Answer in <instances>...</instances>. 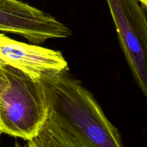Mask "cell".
<instances>
[{
  "instance_id": "6da1fadb",
  "label": "cell",
  "mask_w": 147,
  "mask_h": 147,
  "mask_svg": "<svg viewBox=\"0 0 147 147\" xmlns=\"http://www.w3.org/2000/svg\"><path fill=\"white\" fill-rule=\"evenodd\" d=\"M42 83L48 113L89 147H123L119 130L80 81L65 73Z\"/></svg>"
},
{
  "instance_id": "7a4b0ae2",
  "label": "cell",
  "mask_w": 147,
  "mask_h": 147,
  "mask_svg": "<svg viewBox=\"0 0 147 147\" xmlns=\"http://www.w3.org/2000/svg\"><path fill=\"white\" fill-rule=\"evenodd\" d=\"M4 68L9 84L0 94V126L3 134L30 141L48 117L44 84L14 67Z\"/></svg>"
},
{
  "instance_id": "3957f363",
  "label": "cell",
  "mask_w": 147,
  "mask_h": 147,
  "mask_svg": "<svg viewBox=\"0 0 147 147\" xmlns=\"http://www.w3.org/2000/svg\"><path fill=\"white\" fill-rule=\"evenodd\" d=\"M135 81L147 99V17L139 0H106Z\"/></svg>"
},
{
  "instance_id": "277c9868",
  "label": "cell",
  "mask_w": 147,
  "mask_h": 147,
  "mask_svg": "<svg viewBox=\"0 0 147 147\" xmlns=\"http://www.w3.org/2000/svg\"><path fill=\"white\" fill-rule=\"evenodd\" d=\"M0 31L18 34L33 44L67 38L71 34L61 22L18 0H0Z\"/></svg>"
},
{
  "instance_id": "5b68a950",
  "label": "cell",
  "mask_w": 147,
  "mask_h": 147,
  "mask_svg": "<svg viewBox=\"0 0 147 147\" xmlns=\"http://www.w3.org/2000/svg\"><path fill=\"white\" fill-rule=\"evenodd\" d=\"M0 60L39 81L55 78L68 70L67 63L60 51L16 41L0 35Z\"/></svg>"
},
{
  "instance_id": "8992f818",
  "label": "cell",
  "mask_w": 147,
  "mask_h": 147,
  "mask_svg": "<svg viewBox=\"0 0 147 147\" xmlns=\"http://www.w3.org/2000/svg\"><path fill=\"white\" fill-rule=\"evenodd\" d=\"M27 147H89L77 135L59 123L48 113V117L37 136L27 141Z\"/></svg>"
},
{
  "instance_id": "52a82bcc",
  "label": "cell",
  "mask_w": 147,
  "mask_h": 147,
  "mask_svg": "<svg viewBox=\"0 0 147 147\" xmlns=\"http://www.w3.org/2000/svg\"><path fill=\"white\" fill-rule=\"evenodd\" d=\"M8 84L9 80L7 78V75H6L4 65H0V94L7 87Z\"/></svg>"
},
{
  "instance_id": "ba28073f",
  "label": "cell",
  "mask_w": 147,
  "mask_h": 147,
  "mask_svg": "<svg viewBox=\"0 0 147 147\" xmlns=\"http://www.w3.org/2000/svg\"><path fill=\"white\" fill-rule=\"evenodd\" d=\"M13 147H27V144H25L24 146H22V145L21 144H20L19 142H16L15 144H14V146Z\"/></svg>"
},
{
  "instance_id": "9c48e42d",
  "label": "cell",
  "mask_w": 147,
  "mask_h": 147,
  "mask_svg": "<svg viewBox=\"0 0 147 147\" xmlns=\"http://www.w3.org/2000/svg\"><path fill=\"white\" fill-rule=\"evenodd\" d=\"M140 3H142L144 6L147 9V0H139Z\"/></svg>"
},
{
  "instance_id": "30bf717a",
  "label": "cell",
  "mask_w": 147,
  "mask_h": 147,
  "mask_svg": "<svg viewBox=\"0 0 147 147\" xmlns=\"http://www.w3.org/2000/svg\"><path fill=\"white\" fill-rule=\"evenodd\" d=\"M2 134H3V131L1 129V126H0V137H1V135Z\"/></svg>"
},
{
  "instance_id": "8fae6325",
  "label": "cell",
  "mask_w": 147,
  "mask_h": 147,
  "mask_svg": "<svg viewBox=\"0 0 147 147\" xmlns=\"http://www.w3.org/2000/svg\"><path fill=\"white\" fill-rule=\"evenodd\" d=\"M0 35H1V33H0ZM0 65H3V63H1V60H0Z\"/></svg>"
}]
</instances>
